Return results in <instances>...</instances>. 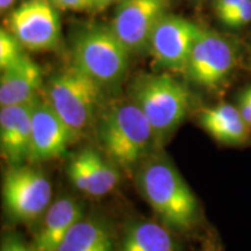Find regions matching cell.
<instances>
[{"label":"cell","instance_id":"5b68a950","mask_svg":"<svg viewBox=\"0 0 251 251\" xmlns=\"http://www.w3.org/2000/svg\"><path fill=\"white\" fill-rule=\"evenodd\" d=\"M129 50L111 27L94 26L81 30L72 43L74 65L102 86L117 84L129 64Z\"/></svg>","mask_w":251,"mask_h":251},{"label":"cell","instance_id":"603a6c76","mask_svg":"<svg viewBox=\"0 0 251 251\" xmlns=\"http://www.w3.org/2000/svg\"><path fill=\"white\" fill-rule=\"evenodd\" d=\"M238 111L244 122L251 128V99L246 92L240 96V102H238Z\"/></svg>","mask_w":251,"mask_h":251},{"label":"cell","instance_id":"cb8c5ba5","mask_svg":"<svg viewBox=\"0 0 251 251\" xmlns=\"http://www.w3.org/2000/svg\"><path fill=\"white\" fill-rule=\"evenodd\" d=\"M0 251H15L13 244H12L11 237L6 236L4 237L1 242V248H0Z\"/></svg>","mask_w":251,"mask_h":251},{"label":"cell","instance_id":"9a60e30c","mask_svg":"<svg viewBox=\"0 0 251 251\" xmlns=\"http://www.w3.org/2000/svg\"><path fill=\"white\" fill-rule=\"evenodd\" d=\"M42 71L35 62L23 55L11 67L1 71L0 106L19 105L39 98Z\"/></svg>","mask_w":251,"mask_h":251},{"label":"cell","instance_id":"30bf717a","mask_svg":"<svg viewBox=\"0 0 251 251\" xmlns=\"http://www.w3.org/2000/svg\"><path fill=\"white\" fill-rule=\"evenodd\" d=\"M200 31L201 28L186 19L166 14L153 30L149 51L161 67L184 70Z\"/></svg>","mask_w":251,"mask_h":251},{"label":"cell","instance_id":"277c9868","mask_svg":"<svg viewBox=\"0 0 251 251\" xmlns=\"http://www.w3.org/2000/svg\"><path fill=\"white\" fill-rule=\"evenodd\" d=\"M46 100L78 135L96 119L102 100V85L72 64L48 80Z\"/></svg>","mask_w":251,"mask_h":251},{"label":"cell","instance_id":"e0dca14e","mask_svg":"<svg viewBox=\"0 0 251 251\" xmlns=\"http://www.w3.org/2000/svg\"><path fill=\"white\" fill-rule=\"evenodd\" d=\"M112 247L107 227L99 220L83 216L69 230L57 251H112Z\"/></svg>","mask_w":251,"mask_h":251},{"label":"cell","instance_id":"6da1fadb","mask_svg":"<svg viewBox=\"0 0 251 251\" xmlns=\"http://www.w3.org/2000/svg\"><path fill=\"white\" fill-rule=\"evenodd\" d=\"M143 197L166 227L186 230L198 215L196 197L179 172L164 157H151L137 176Z\"/></svg>","mask_w":251,"mask_h":251},{"label":"cell","instance_id":"7a4b0ae2","mask_svg":"<svg viewBox=\"0 0 251 251\" xmlns=\"http://www.w3.org/2000/svg\"><path fill=\"white\" fill-rule=\"evenodd\" d=\"M98 134L109 158L126 170L139 164L155 140L148 119L133 100L106 109L100 118Z\"/></svg>","mask_w":251,"mask_h":251},{"label":"cell","instance_id":"5bb4252c","mask_svg":"<svg viewBox=\"0 0 251 251\" xmlns=\"http://www.w3.org/2000/svg\"><path fill=\"white\" fill-rule=\"evenodd\" d=\"M83 218V208L71 198H59L43 213L35 234L34 251H57L69 230Z\"/></svg>","mask_w":251,"mask_h":251},{"label":"cell","instance_id":"3957f363","mask_svg":"<svg viewBox=\"0 0 251 251\" xmlns=\"http://www.w3.org/2000/svg\"><path fill=\"white\" fill-rule=\"evenodd\" d=\"M131 100L148 119L155 140L163 141L186 117L191 94L168 75H144L131 85Z\"/></svg>","mask_w":251,"mask_h":251},{"label":"cell","instance_id":"7402d4cb","mask_svg":"<svg viewBox=\"0 0 251 251\" xmlns=\"http://www.w3.org/2000/svg\"><path fill=\"white\" fill-rule=\"evenodd\" d=\"M242 1L243 0H214V11L219 20H224Z\"/></svg>","mask_w":251,"mask_h":251},{"label":"cell","instance_id":"4fadbf2b","mask_svg":"<svg viewBox=\"0 0 251 251\" xmlns=\"http://www.w3.org/2000/svg\"><path fill=\"white\" fill-rule=\"evenodd\" d=\"M69 179L80 192L92 197L105 196L120 181V172L98 151L84 149L69 162Z\"/></svg>","mask_w":251,"mask_h":251},{"label":"cell","instance_id":"52a82bcc","mask_svg":"<svg viewBox=\"0 0 251 251\" xmlns=\"http://www.w3.org/2000/svg\"><path fill=\"white\" fill-rule=\"evenodd\" d=\"M7 27L30 51L54 49L61 34L57 12L47 0H29L14 8L7 19Z\"/></svg>","mask_w":251,"mask_h":251},{"label":"cell","instance_id":"8fae6325","mask_svg":"<svg viewBox=\"0 0 251 251\" xmlns=\"http://www.w3.org/2000/svg\"><path fill=\"white\" fill-rule=\"evenodd\" d=\"M77 135L47 100H37L31 114L29 161L41 162L64 153Z\"/></svg>","mask_w":251,"mask_h":251},{"label":"cell","instance_id":"d6986e66","mask_svg":"<svg viewBox=\"0 0 251 251\" xmlns=\"http://www.w3.org/2000/svg\"><path fill=\"white\" fill-rule=\"evenodd\" d=\"M23 48L24 47L11 31L1 28L0 30V69L1 71L11 67L24 55Z\"/></svg>","mask_w":251,"mask_h":251},{"label":"cell","instance_id":"44dd1931","mask_svg":"<svg viewBox=\"0 0 251 251\" xmlns=\"http://www.w3.org/2000/svg\"><path fill=\"white\" fill-rule=\"evenodd\" d=\"M55 6L63 9H72V11H85L94 8L93 0H52Z\"/></svg>","mask_w":251,"mask_h":251},{"label":"cell","instance_id":"ffe728a7","mask_svg":"<svg viewBox=\"0 0 251 251\" xmlns=\"http://www.w3.org/2000/svg\"><path fill=\"white\" fill-rule=\"evenodd\" d=\"M221 23L230 28H241L251 23V0H243Z\"/></svg>","mask_w":251,"mask_h":251},{"label":"cell","instance_id":"7c38bea8","mask_svg":"<svg viewBox=\"0 0 251 251\" xmlns=\"http://www.w3.org/2000/svg\"><path fill=\"white\" fill-rule=\"evenodd\" d=\"M36 98L19 105L4 106L0 109V148L12 166L29 161L31 143V114Z\"/></svg>","mask_w":251,"mask_h":251},{"label":"cell","instance_id":"8992f818","mask_svg":"<svg viewBox=\"0 0 251 251\" xmlns=\"http://www.w3.org/2000/svg\"><path fill=\"white\" fill-rule=\"evenodd\" d=\"M51 184L42 171L31 166H12L2 180L6 211L21 222L36 220L50 206Z\"/></svg>","mask_w":251,"mask_h":251},{"label":"cell","instance_id":"d4e9b609","mask_svg":"<svg viewBox=\"0 0 251 251\" xmlns=\"http://www.w3.org/2000/svg\"><path fill=\"white\" fill-rule=\"evenodd\" d=\"M114 1H117V0H93L94 8H103Z\"/></svg>","mask_w":251,"mask_h":251},{"label":"cell","instance_id":"484cf974","mask_svg":"<svg viewBox=\"0 0 251 251\" xmlns=\"http://www.w3.org/2000/svg\"><path fill=\"white\" fill-rule=\"evenodd\" d=\"M14 2L15 0H0V9H1V12L7 11L8 8L13 6Z\"/></svg>","mask_w":251,"mask_h":251},{"label":"cell","instance_id":"ac0fdd59","mask_svg":"<svg viewBox=\"0 0 251 251\" xmlns=\"http://www.w3.org/2000/svg\"><path fill=\"white\" fill-rule=\"evenodd\" d=\"M120 251H175V242L164 226L140 221L127 230Z\"/></svg>","mask_w":251,"mask_h":251},{"label":"cell","instance_id":"2e32d148","mask_svg":"<svg viewBox=\"0 0 251 251\" xmlns=\"http://www.w3.org/2000/svg\"><path fill=\"white\" fill-rule=\"evenodd\" d=\"M200 125L211 136L225 144H241L249 137L250 127L241 117L238 108L230 103H219L203 109Z\"/></svg>","mask_w":251,"mask_h":251},{"label":"cell","instance_id":"9c48e42d","mask_svg":"<svg viewBox=\"0 0 251 251\" xmlns=\"http://www.w3.org/2000/svg\"><path fill=\"white\" fill-rule=\"evenodd\" d=\"M235 65L233 46L214 31L202 30L187 59L188 79L206 89H216L227 79Z\"/></svg>","mask_w":251,"mask_h":251},{"label":"cell","instance_id":"ba28073f","mask_svg":"<svg viewBox=\"0 0 251 251\" xmlns=\"http://www.w3.org/2000/svg\"><path fill=\"white\" fill-rule=\"evenodd\" d=\"M169 0H121L111 28L130 54L149 50L157 25L165 17Z\"/></svg>","mask_w":251,"mask_h":251}]
</instances>
